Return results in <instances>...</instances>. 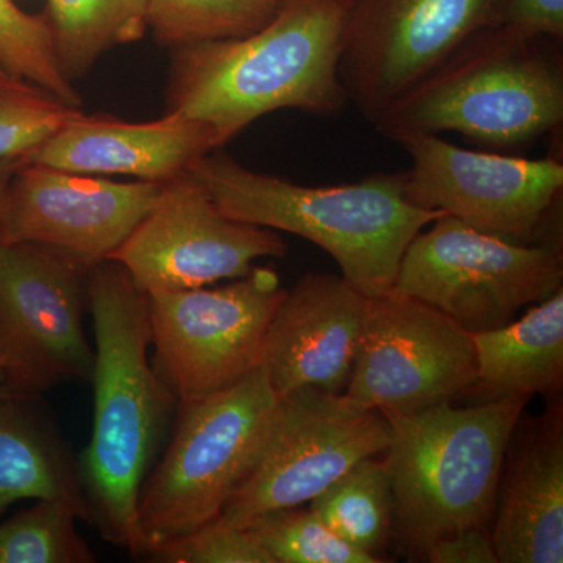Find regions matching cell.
Returning a JSON list of instances; mask_svg holds the SVG:
<instances>
[{
	"instance_id": "obj_1",
	"label": "cell",
	"mask_w": 563,
	"mask_h": 563,
	"mask_svg": "<svg viewBox=\"0 0 563 563\" xmlns=\"http://www.w3.org/2000/svg\"><path fill=\"white\" fill-rule=\"evenodd\" d=\"M351 0H279L258 31L174 49L166 111L206 124L217 150L277 110L336 117Z\"/></svg>"
},
{
	"instance_id": "obj_2",
	"label": "cell",
	"mask_w": 563,
	"mask_h": 563,
	"mask_svg": "<svg viewBox=\"0 0 563 563\" xmlns=\"http://www.w3.org/2000/svg\"><path fill=\"white\" fill-rule=\"evenodd\" d=\"M87 298L95 322V422L79 473L91 523L140 555L136 509L174 396L152 368L150 298L113 261L92 266Z\"/></svg>"
},
{
	"instance_id": "obj_3",
	"label": "cell",
	"mask_w": 563,
	"mask_h": 563,
	"mask_svg": "<svg viewBox=\"0 0 563 563\" xmlns=\"http://www.w3.org/2000/svg\"><path fill=\"white\" fill-rule=\"evenodd\" d=\"M187 174L225 217L292 233L320 246L339 263L343 279L366 298L393 290L410 242L444 214L409 201L406 173L306 187L210 152Z\"/></svg>"
},
{
	"instance_id": "obj_4",
	"label": "cell",
	"mask_w": 563,
	"mask_h": 563,
	"mask_svg": "<svg viewBox=\"0 0 563 563\" xmlns=\"http://www.w3.org/2000/svg\"><path fill=\"white\" fill-rule=\"evenodd\" d=\"M544 38L484 25L374 122L402 133H462L492 147H520L563 121L561 57Z\"/></svg>"
},
{
	"instance_id": "obj_5",
	"label": "cell",
	"mask_w": 563,
	"mask_h": 563,
	"mask_svg": "<svg viewBox=\"0 0 563 563\" xmlns=\"http://www.w3.org/2000/svg\"><path fill=\"white\" fill-rule=\"evenodd\" d=\"M528 402L523 396L472 407L442 402L385 417L393 528L407 550L422 555L443 537L487 529L507 446Z\"/></svg>"
},
{
	"instance_id": "obj_6",
	"label": "cell",
	"mask_w": 563,
	"mask_h": 563,
	"mask_svg": "<svg viewBox=\"0 0 563 563\" xmlns=\"http://www.w3.org/2000/svg\"><path fill=\"white\" fill-rule=\"evenodd\" d=\"M279 401L258 366L224 390L180 404L168 450L141 487L140 555L220 517L261 454Z\"/></svg>"
},
{
	"instance_id": "obj_7",
	"label": "cell",
	"mask_w": 563,
	"mask_h": 563,
	"mask_svg": "<svg viewBox=\"0 0 563 563\" xmlns=\"http://www.w3.org/2000/svg\"><path fill=\"white\" fill-rule=\"evenodd\" d=\"M404 252L395 290L453 318L470 333L501 328L562 288L558 244L509 242L453 217L437 218Z\"/></svg>"
},
{
	"instance_id": "obj_8",
	"label": "cell",
	"mask_w": 563,
	"mask_h": 563,
	"mask_svg": "<svg viewBox=\"0 0 563 563\" xmlns=\"http://www.w3.org/2000/svg\"><path fill=\"white\" fill-rule=\"evenodd\" d=\"M390 439L385 415L344 393L282 395L261 454L213 521L247 529L276 510L306 506L363 459L383 455Z\"/></svg>"
},
{
	"instance_id": "obj_9",
	"label": "cell",
	"mask_w": 563,
	"mask_h": 563,
	"mask_svg": "<svg viewBox=\"0 0 563 563\" xmlns=\"http://www.w3.org/2000/svg\"><path fill=\"white\" fill-rule=\"evenodd\" d=\"M285 291L276 272L254 266L224 287L147 296L155 372L174 399L206 398L262 366Z\"/></svg>"
},
{
	"instance_id": "obj_10",
	"label": "cell",
	"mask_w": 563,
	"mask_h": 563,
	"mask_svg": "<svg viewBox=\"0 0 563 563\" xmlns=\"http://www.w3.org/2000/svg\"><path fill=\"white\" fill-rule=\"evenodd\" d=\"M90 269L41 244H0V366L18 398L91 379L95 352L84 329Z\"/></svg>"
},
{
	"instance_id": "obj_11",
	"label": "cell",
	"mask_w": 563,
	"mask_h": 563,
	"mask_svg": "<svg viewBox=\"0 0 563 563\" xmlns=\"http://www.w3.org/2000/svg\"><path fill=\"white\" fill-rule=\"evenodd\" d=\"M476 379L472 333L435 307L393 290L368 298L344 395L385 417L451 402Z\"/></svg>"
},
{
	"instance_id": "obj_12",
	"label": "cell",
	"mask_w": 563,
	"mask_h": 563,
	"mask_svg": "<svg viewBox=\"0 0 563 563\" xmlns=\"http://www.w3.org/2000/svg\"><path fill=\"white\" fill-rule=\"evenodd\" d=\"M412 158L406 195L470 228L509 242L536 243L563 188L555 158H523L463 150L433 133L393 140Z\"/></svg>"
},
{
	"instance_id": "obj_13",
	"label": "cell",
	"mask_w": 563,
	"mask_h": 563,
	"mask_svg": "<svg viewBox=\"0 0 563 563\" xmlns=\"http://www.w3.org/2000/svg\"><path fill=\"white\" fill-rule=\"evenodd\" d=\"M276 231L225 217L188 174L169 181L155 209L110 255L144 295L190 290L246 276L265 257H284Z\"/></svg>"
},
{
	"instance_id": "obj_14",
	"label": "cell",
	"mask_w": 563,
	"mask_h": 563,
	"mask_svg": "<svg viewBox=\"0 0 563 563\" xmlns=\"http://www.w3.org/2000/svg\"><path fill=\"white\" fill-rule=\"evenodd\" d=\"M493 0H351L340 58L347 99L376 122L474 32Z\"/></svg>"
},
{
	"instance_id": "obj_15",
	"label": "cell",
	"mask_w": 563,
	"mask_h": 563,
	"mask_svg": "<svg viewBox=\"0 0 563 563\" xmlns=\"http://www.w3.org/2000/svg\"><path fill=\"white\" fill-rule=\"evenodd\" d=\"M168 185L117 181L24 161L7 191L0 244H41L92 268L109 261L161 202Z\"/></svg>"
},
{
	"instance_id": "obj_16",
	"label": "cell",
	"mask_w": 563,
	"mask_h": 563,
	"mask_svg": "<svg viewBox=\"0 0 563 563\" xmlns=\"http://www.w3.org/2000/svg\"><path fill=\"white\" fill-rule=\"evenodd\" d=\"M366 307L368 298L333 274H306L285 291L263 347L262 368L274 390H346Z\"/></svg>"
},
{
	"instance_id": "obj_17",
	"label": "cell",
	"mask_w": 563,
	"mask_h": 563,
	"mask_svg": "<svg viewBox=\"0 0 563 563\" xmlns=\"http://www.w3.org/2000/svg\"><path fill=\"white\" fill-rule=\"evenodd\" d=\"M551 402L507 446L490 533L501 563L563 562V409Z\"/></svg>"
},
{
	"instance_id": "obj_18",
	"label": "cell",
	"mask_w": 563,
	"mask_h": 563,
	"mask_svg": "<svg viewBox=\"0 0 563 563\" xmlns=\"http://www.w3.org/2000/svg\"><path fill=\"white\" fill-rule=\"evenodd\" d=\"M214 151L210 129L180 113L131 122L80 110L24 161L70 173L172 181Z\"/></svg>"
},
{
	"instance_id": "obj_19",
	"label": "cell",
	"mask_w": 563,
	"mask_h": 563,
	"mask_svg": "<svg viewBox=\"0 0 563 563\" xmlns=\"http://www.w3.org/2000/svg\"><path fill=\"white\" fill-rule=\"evenodd\" d=\"M476 379L468 395L481 402L540 395L561 398L563 385V287L518 321L472 333Z\"/></svg>"
},
{
	"instance_id": "obj_20",
	"label": "cell",
	"mask_w": 563,
	"mask_h": 563,
	"mask_svg": "<svg viewBox=\"0 0 563 563\" xmlns=\"http://www.w3.org/2000/svg\"><path fill=\"white\" fill-rule=\"evenodd\" d=\"M21 399L0 406V514L22 499H58L91 523L79 466L54 426L22 409Z\"/></svg>"
},
{
	"instance_id": "obj_21",
	"label": "cell",
	"mask_w": 563,
	"mask_h": 563,
	"mask_svg": "<svg viewBox=\"0 0 563 563\" xmlns=\"http://www.w3.org/2000/svg\"><path fill=\"white\" fill-rule=\"evenodd\" d=\"M55 54L70 81L106 52L146 35L147 0H46Z\"/></svg>"
},
{
	"instance_id": "obj_22",
	"label": "cell",
	"mask_w": 563,
	"mask_h": 563,
	"mask_svg": "<svg viewBox=\"0 0 563 563\" xmlns=\"http://www.w3.org/2000/svg\"><path fill=\"white\" fill-rule=\"evenodd\" d=\"M377 457L352 466L309 507L336 537L379 558L393 531V492L387 465Z\"/></svg>"
},
{
	"instance_id": "obj_23",
	"label": "cell",
	"mask_w": 563,
	"mask_h": 563,
	"mask_svg": "<svg viewBox=\"0 0 563 563\" xmlns=\"http://www.w3.org/2000/svg\"><path fill=\"white\" fill-rule=\"evenodd\" d=\"M279 0H147V29L162 46L239 38L263 27Z\"/></svg>"
},
{
	"instance_id": "obj_24",
	"label": "cell",
	"mask_w": 563,
	"mask_h": 563,
	"mask_svg": "<svg viewBox=\"0 0 563 563\" xmlns=\"http://www.w3.org/2000/svg\"><path fill=\"white\" fill-rule=\"evenodd\" d=\"M76 507L58 499H36L0 523V563H91L95 553L76 529Z\"/></svg>"
},
{
	"instance_id": "obj_25",
	"label": "cell",
	"mask_w": 563,
	"mask_h": 563,
	"mask_svg": "<svg viewBox=\"0 0 563 563\" xmlns=\"http://www.w3.org/2000/svg\"><path fill=\"white\" fill-rule=\"evenodd\" d=\"M0 66L70 107L81 106L79 91L58 63L46 18L29 14L16 0H0Z\"/></svg>"
},
{
	"instance_id": "obj_26",
	"label": "cell",
	"mask_w": 563,
	"mask_h": 563,
	"mask_svg": "<svg viewBox=\"0 0 563 563\" xmlns=\"http://www.w3.org/2000/svg\"><path fill=\"white\" fill-rule=\"evenodd\" d=\"M79 111L0 66V158H25Z\"/></svg>"
},
{
	"instance_id": "obj_27",
	"label": "cell",
	"mask_w": 563,
	"mask_h": 563,
	"mask_svg": "<svg viewBox=\"0 0 563 563\" xmlns=\"http://www.w3.org/2000/svg\"><path fill=\"white\" fill-rule=\"evenodd\" d=\"M274 563H380L383 559L336 537L303 506L276 510L250 526Z\"/></svg>"
},
{
	"instance_id": "obj_28",
	"label": "cell",
	"mask_w": 563,
	"mask_h": 563,
	"mask_svg": "<svg viewBox=\"0 0 563 563\" xmlns=\"http://www.w3.org/2000/svg\"><path fill=\"white\" fill-rule=\"evenodd\" d=\"M144 555L162 563H274L250 529L228 528L214 521L151 548Z\"/></svg>"
},
{
	"instance_id": "obj_29",
	"label": "cell",
	"mask_w": 563,
	"mask_h": 563,
	"mask_svg": "<svg viewBox=\"0 0 563 563\" xmlns=\"http://www.w3.org/2000/svg\"><path fill=\"white\" fill-rule=\"evenodd\" d=\"M487 25H501L561 43L563 0H493Z\"/></svg>"
},
{
	"instance_id": "obj_30",
	"label": "cell",
	"mask_w": 563,
	"mask_h": 563,
	"mask_svg": "<svg viewBox=\"0 0 563 563\" xmlns=\"http://www.w3.org/2000/svg\"><path fill=\"white\" fill-rule=\"evenodd\" d=\"M422 558L432 563H498L490 533L484 528L443 537L433 542Z\"/></svg>"
},
{
	"instance_id": "obj_31",
	"label": "cell",
	"mask_w": 563,
	"mask_h": 563,
	"mask_svg": "<svg viewBox=\"0 0 563 563\" xmlns=\"http://www.w3.org/2000/svg\"><path fill=\"white\" fill-rule=\"evenodd\" d=\"M22 162L24 158H0V220H2L3 203H5L11 177Z\"/></svg>"
},
{
	"instance_id": "obj_32",
	"label": "cell",
	"mask_w": 563,
	"mask_h": 563,
	"mask_svg": "<svg viewBox=\"0 0 563 563\" xmlns=\"http://www.w3.org/2000/svg\"><path fill=\"white\" fill-rule=\"evenodd\" d=\"M14 398H18V396L13 395V391H11L9 385H7L5 377H3L2 366H0V406Z\"/></svg>"
}]
</instances>
